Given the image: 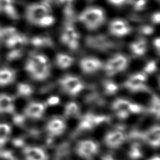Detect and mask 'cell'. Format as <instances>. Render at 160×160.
I'll use <instances>...</instances> for the list:
<instances>
[{"instance_id": "1", "label": "cell", "mask_w": 160, "mask_h": 160, "mask_svg": "<svg viewBox=\"0 0 160 160\" xmlns=\"http://www.w3.org/2000/svg\"><path fill=\"white\" fill-rule=\"evenodd\" d=\"M78 19L88 29L96 30L100 28L106 20L104 11L99 7H89L78 16Z\"/></svg>"}, {"instance_id": "2", "label": "cell", "mask_w": 160, "mask_h": 160, "mask_svg": "<svg viewBox=\"0 0 160 160\" xmlns=\"http://www.w3.org/2000/svg\"><path fill=\"white\" fill-rule=\"evenodd\" d=\"M51 11L50 4L48 1L44 0L39 3L28 5L26 9L25 16L29 22L38 26L39 21L44 16L50 14Z\"/></svg>"}, {"instance_id": "3", "label": "cell", "mask_w": 160, "mask_h": 160, "mask_svg": "<svg viewBox=\"0 0 160 160\" xmlns=\"http://www.w3.org/2000/svg\"><path fill=\"white\" fill-rule=\"evenodd\" d=\"M85 41L89 48L101 51H108L118 46L117 43L103 34L88 36Z\"/></svg>"}, {"instance_id": "4", "label": "cell", "mask_w": 160, "mask_h": 160, "mask_svg": "<svg viewBox=\"0 0 160 160\" xmlns=\"http://www.w3.org/2000/svg\"><path fill=\"white\" fill-rule=\"evenodd\" d=\"M61 42L69 49L75 51L79 47V34L72 22L67 21L61 35Z\"/></svg>"}, {"instance_id": "5", "label": "cell", "mask_w": 160, "mask_h": 160, "mask_svg": "<svg viewBox=\"0 0 160 160\" xmlns=\"http://www.w3.org/2000/svg\"><path fill=\"white\" fill-rule=\"evenodd\" d=\"M129 60L126 56L118 54L110 58L104 66V70L108 76H112L124 71L128 66Z\"/></svg>"}, {"instance_id": "6", "label": "cell", "mask_w": 160, "mask_h": 160, "mask_svg": "<svg viewBox=\"0 0 160 160\" xmlns=\"http://www.w3.org/2000/svg\"><path fill=\"white\" fill-rule=\"evenodd\" d=\"M59 84L62 89L70 96H77L84 88L83 82L76 76L66 75L59 79Z\"/></svg>"}, {"instance_id": "7", "label": "cell", "mask_w": 160, "mask_h": 160, "mask_svg": "<svg viewBox=\"0 0 160 160\" xmlns=\"http://www.w3.org/2000/svg\"><path fill=\"white\" fill-rule=\"evenodd\" d=\"M147 79L146 74L143 72H138L129 76L124 82V86L129 91L137 92H149V88L146 85L145 82Z\"/></svg>"}, {"instance_id": "8", "label": "cell", "mask_w": 160, "mask_h": 160, "mask_svg": "<svg viewBox=\"0 0 160 160\" xmlns=\"http://www.w3.org/2000/svg\"><path fill=\"white\" fill-rule=\"evenodd\" d=\"M50 64H36L29 59L25 65L26 71L36 81H44L50 75Z\"/></svg>"}, {"instance_id": "9", "label": "cell", "mask_w": 160, "mask_h": 160, "mask_svg": "<svg viewBox=\"0 0 160 160\" xmlns=\"http://www.w3.org/2000/svg\"><path fill=\"white\" fill-rule=\"evenodd\" d=\"M99 151L98 143L90 139H84L78 142L76 146V152L81 158L91 159Z\"/></svg>"}, {"instance_id": "10", "label": "cell", "mask_w": 160, "mask_h": 160, "mask_svg": "<svg viewBox=\"0 0 160 160\" xmlns=\"http://www.w3.org/2000/svg\"><path fill=\"white\" fill-rule=\"evenodd\" d=\"M109 118L104 115H96L92 113H87L84 115L78 124V131H88L95 126L108 121Z\"/></svg>"}, {"instance_id": "11", "label": "cell", "mask_w": 160, "mask_h": 160, "mask_svg": "<svg viewBox=\"0 0 160 160\" xmlns=\"http://www.w3.org/2000/svg\"><path fill=\"white\" fill-rule=\"evenodd\" d=\"M109 30L113 36L122 37L130 33L131 28L126 21L121 19H115L109 23Z\"/></svg>"}, {"instance_id": "12", "label": "cell", "mask_w": 160, "mask_h": 160, "mask_svg": "<svg viewBox=\"0 0 160 160\" xmlns=\"http://www.w3.org/2000/svg\"><path fill=\"white\" fill-rule=\"evenodd\" d=\"M125 134L120 129L108 132L104 137V143L109 148H118L121 146L126 139Z\"/></svg>"}, {"instance_id": "13", "label": "cell", "mask_w": 160, "mask_h": 160, "mask_svg": "<svg viewBox=\"0 0 160 160\" xmlns=\"http://www.w3.org/2000/svg\"><path fill=\"white\" fill-rule=\"evenodd\" d=\"M141 140L152 148H158L160 142V128L159 125H154L148 130L142 132Z\"/></svg>"}, {"instance_id": "14", "label": "cell", "mask_w": 160, "mask_h": 160, "mask_svg": "<svg viewBox=\"0 0 160 160\" xmlns=\"http://www.w3.org/2000/svg\"><path fill=\"white\" fill-rule=\"evenodd\" d=\"M66 128L64 121L59 118L50 119L46 126V130L50 138L58 136L63 134Z\"/></svg>"}, {"instance_id": "15", "label": "cell", "mask_w": 160, "mask_h": 160, "mask_svg": "<svg viewBox=\"0 0 160 160\" xmlns=\"http://www.w3.org/2000/svg\"><path fill=\"white\" fill-rule=\"evenodd\" d=\"M24 160H48L47 152L42 148L36 146H26L23 149Z\"/></svg>"}, {"instance_id": "16", "label": "cell", "mask_w": 160, "mask_h": 160, "mask_svg": "<svg viewBox=\"0 0 160 160\" xmlns=\"http://www.w3.org/2000/svg\"><path fill=\"white\" fill-rule=\"evenodd\" d=\"M79 66L83 72L92 74L99 71L102 67V63L97 58H85L80 61Z\"/></svg>"}, {"instance_id": "17", "label": "cell", "mask_w": 160, "mask_h": 160, "mask_svg": "<svg viewBox=\"0 0 160 160\" xmlns=\"http://www.w3.org/2000/svg\"><path fill=\"white\" fill-rule=\"evenodd\" d=\"M45 110V106L44 104L39 102H30L24 109V112L25 116L31 119H40Z\"/></svg>"}, {"instance_id": "18", "label": "cell", "mask_w": 160, "mask_h": 160, "mask_svg": "<svg viewBox=\"0 0 160 160\" xmlns=\"http://www.w3.org/2000/svg\"><path fill=\"white\" fill-rule=\"evenodd\" d=\"M14 109L13 98L6 94H0V114L12 113Z\"/></svg>"}, {"instance_id": "19", "label": "cell", "mask_w": 160, "mask_h": 160, "mask_svg": "<svg viewBox=\"0 0 160 160\" xmlns=\"http://www.w3.org/2000/svg\"><path fill=\"white\" fill-rule=\"evenodd\" d=\"M27 42L26 36L17 32L11 35L6 40L7 46L14 50H21V48Z\"/></svg>"}, {"instance_id": "20", "label": "cell", "mask_w": 160, "mask_h": 160, "mask_svg": "<svg viewBox=\"0 0 160 160\" xmlns=\"http://www.w3.org/2000/svg\"><path fill=\"white\" fill-rule=\"evenodd\" d=\"M0 11L3 12L12 19L18 18V14L14 7L13 0H0Z\"/></svg>"}, {"instance_id": "21", "label": "cell", "mask_w": 160, "mask_h": 160, "mask_svg": "<svg viewBox=\"0 0 160 160\" xmlns=\"http://www.w3.org/2000/svg\"><path fill=\"white\" fill-rule=\"evenodd\" d=\"M16 79V72L14 70L4 68L0 69V86L11 84Z\"/></svg>"}, {"instance_id": "22", "label": "cell", "mask_w": 160, "mask_h": 160, "mask_svg": "<svg viewBox=\"0 0 160 160\" xmlns=\"http://www.w3.org/2000/svg\"><path fill=\"white\" fill-rule=\"evenodd\" d=\"M130 49L132 52L138 56L144 55L147 50V42L145 39L139 38L130 44Z\"/></svg>"}, {"instance_id": "23", "label": "cell", "mask_w": 160, "mask_h": 160, "mask_svg": "<svg viewBox=\"0 0 160 160\" xmlns=\"http://www.w3.org/2000/svg\"><path fill=\"white\" fill-rule=\"evenodd\" d=\"M73 62L74 58L68 54L59 53L56 55V63L59 68L67 69L69 68Z\"/></svg>"}, {"instance_id": "24", "label": "cell", "mask_w": 160, "mask_h": 160, "mask_svg": "<svg viewBox=\"0 0 160 160\" xmlns=\"http://www.w3.org/2000/svg\"><path fill=\"white\" fill-rule=\"evenodd\" d=\"M31 43L37 48H46L53 46V41L48 36H35L31 39Z\"/></svg>"}, {"instance_id": "25", "label": "cell", "mask_w": 160, "mask_h": 160, "mask_svg": "<svg viewBox=\"0 0 160 160\" xmlns=\"http://www.w3.org/2000/svg\"><path fill=\"white\" fill-rule=\"evenodd\" d=\"M131 102L125 99H117L112 104V108L114 111H126L129 112V108Z\"/></svg>"}, {"instance_id": "26", "label": "cell", "mask_w": 160, "mask_h": 160, "mask_svg": "<svg viewBox=\"0 0 160 160\" xmlns=\"http://www.w3.org/2000/svg\"><path fill=\"white\" fill-rule=\"evenodd\" d=\"M79 114V108L77 103L69 102L64 107V115L66 117L77 116Z\"/></svg>"}, {"instance_id": "27", "label": "cell", "mask_w": 160, "mask_h": 160, "mask_svg": "<svg viewBox=\"0 0 160 160\" xmlns=\"http://www.w3.org/2000/svg\"><path fill=\"white\" fill-rule=\"evenodd\" d=\"M149 112L154 114L158 119L159 118L160 104L159 98L158 95L154 94L151 99V104L149 106Z\"/></svg>"}, {"instance_id": "28", "label": "cell", "mask_w": 160, "mask_h": 160, "mask_svg": "<svg viewBox=\"0 0 160 160\" xmlns=\"http://www.w3.org/2000/svg\"><path fill=\"white\" fill-rule=\"evenodd\" d=\"M129 157L134 160L139 159L142 156V152L141 149L140 144L138 142L133 143L128 152Z\"/></svg>"}, {"instance_id": "29", "label": "cell", "mask_w": 160, "mask_h": 160, "mask_svg": "<svg viewBox=\"0 0 160 160\" xmlns=\"http://www.w3.org/2000/svg\"><path fill=\"white\" fill-rule=\"evenodd\" d=\"M17 92L21 96H29L33 92V89L28 84L19 83L17 86Z\"/></svg>"}, {"instance_id": "30", "label": "cell", "mask_w": 160, "mask_h": 160, "mask_svg": "<svg viewBox=\"0 0 160 160\" xmlns=\"http://www.w3.org/2000/svg\"><path fill=\"white\" fill-rule=\"evenodd\" d=\"M103 87L104 89V92L108 95L114 94L118 90V86L111 81H104Z\"/></svg>"}, {"instance_id": "31", "label": "cell", "mask_w": 160, "mask_h": 160, "mask_svg": "<svg viewBox=\"0 0 160 160\" xmlns=\"http://www.w3.org/2000/svg\"><path fill=\"white\" fill-rule=\"evenodd\" d=\"M29 59L36 64H49L46 56L41 54H33Z\"/></svg>"}, {"instance_id": "32", "label": "cell", "mask_w": 160, "mask_h": 160, "mask_svg": "<svg viewBox=\"0 0 160 160\" xmlns=\"http://www.w3.org/2000/svg\"><path fill=\"white\" fill-rule=\"evenodd\" d=\"M11 132V126L6 123H0V142L5 141Z\"/></svg>"}, {"instance_id": "33", "label": "cell", "mask_w": 160, "mask_h": 160, "mask_svg": "<svg viewBox=\"0 0 160 160\" xmlns=\"http://www.w3.org/2000/svg\"><path fill=\"white\" fill-rule=\"evenodd\" d=\"M128 2L132 5L134 10L141 11L144 9L147 0H128Z\"/></svg>"}, {"instance_id": "34", "label": "cell", "mask_w": 160, "mask_h": 160, "mask_svg": "<svg viewBox=\"0 0 160 160\" xmlns=\"http://www.w3.org/2000/svg\"><path fill=\"white\" fill-rule=\"evenodd\" d=\"M54 22V17L51 15L48 14L44 18H42L39 22L38 26L40 27H48L51 26Z\"/></svg>"}, {"instance_id": "35", "label": "cell", "mask_w": 160, "mask_h": 160, "mask_svg": "<svg viewBox=\"0 0 160 160\" xmlns=\"http://www.w3.org/2000/svg\"><path fill=\"white\" fill-rule=\"evenodd\" d=\"M157 64L156 61H149L144 68V72L146 74H152L156 71Z\"/></svg>"}, {"instance_id": "36", "label": "cell", "mask_w": 160, "mask_h": 160, "mask_svg": "<svg viewBox=\"0 0 160 160\" xmlns=\"http://www.w3.org/2000/svg\"><path fill=\"white\" fill-rule=\"evenodd\" d=\"M144 111L143 106L136 104L131 102L129 108V113H133V114H138Z\"/></svg>"}, {"instance_id": "37", "label": "cell", "mask_w": 160, "mask_h": 160, "mask_svg": "<svg viewBox=\"0 0 160 160\" xmlns=\"http://www.w3.org/2000/svg\"><path fill=\"white\" fill-rule=\"evenodd\" d=\"M139 31L144 35H150L154 32V28L152 26L148 25L142 26L140 28Z\"/></svg>"}, {"instance_id": "38", "label": "cell", "mask_w": 160, "mask_h": 160, "mask_svg": "<svg viewBox=\"0 0 160 160\" xmlns=\"http://www.w3.org/2000/svg\"><path fill=\"white\" fill-rule=\"evenodd\" d=\"M59 98L58 96H51L47 100V104L49 106H54L59 102Z\"/></svg>"}, {"instance_id": "39", "label": "cell", "mask_w": 160, "mask_h": 160, "mask_svg": "<svg viewBox=\"0 0 160 160\" xmlns=\"http://www.w3.org/2000/svg\"><path fill=\"white\" fill-rule=\"evenodd\" d=\"M116 116L119 118V119H126L127 118H128L129 115V112L126 111H123V110H120V111H116Z\"/></svg>"}, {"instance_id": "40", "label": "cell", "mask_w": 160, "mask_h": 160, "mask_svg": "<svg viewBox=\"0 0 160 160\" xmlns=\"http://www.w3.org/2000/svg\"><path fill=\"white\" fill-rule=\"evenodd\" d=\"M108 1L116 6H121L128 2V0H108Z\"/></svg>"}, {"instance_id": "41", "label": "cell", "mask_w": 160, "mask_h": 160, "mask_svg": "<svg viewBox=\"0 0 160 160\" xmlns=\"http://www.w3.org/2000/svg\"><path fill=\"white\" fill-rule=\"evenodd\" d=\"M151 20L153 23L154 24H158L160 20V14L159 11H157L154 12L152 16H151Z\"/></svg>"}, {"instance_id": "42", "label": "cell", "mask_w": 160, "mask_h": 160, "mask_svg": "<svg viewBox=\"0 0 160 160\" xmlns=\"http://www.w3.org/2000/svg\"><path fill=\"white\" fill-rule=\"evenodd\" d=\"M101 160H115V159L111 154H105L103 156H102Z\"/></svg>"}, {"instance_id": "43", "label": "cell", "mask_w": 160, "mask_h": 160, "mask_svg": "<svg viewBox=\"0 0 160 160\" xmlns=\"http://www.w3.org/2000/svg\"><path fill=\"white\" fill-rule=\"evenodd\" d=\"M153 44H154V46H155V48L158 49V51H159V46H160V40H159V38H156L154 40Z\"/></svg>"}, {"instance_id": "44", "label": "cell", "mask_w": 160, "mask_h": 160, "mask_svg": "<svg viewBox=\"0 0 160 160\" xmlns=\"http://www.w3.org/2000/svg\"><path fill=\"white\" fill-rule=\"evenodd\" d=\"M148 160H160V158H159V156L158 155H156V156H154L151 157Z\"/></svg>"}, {"instance_id": "45", "label": "cell", "mask_w": 160, "mask_h": 160, "mask_svg": "<svg viewBox=\"0 0 160 160\" xmlns=\"http://www.w3.org/2000/svg\"><path fill=\"white\" fill-rule=\"evenodd\" d=\"M157 1H159V0H157Z\"/></svg>"}]
</instances>
